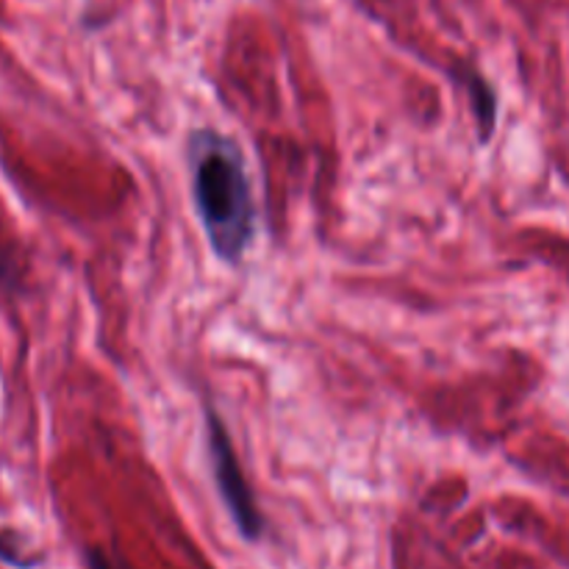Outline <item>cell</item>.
Segmentation results:
<instances>
[{
	"label": "cell",
	"instance_id": "cell-1",
	"mask_svg": "<svg viewBox=\"0 0 569 569\" xmlns=\"http://www.w3.org/2000/svg\"><path fill=\"white\" fill-rule=\"evenodd\" d=\"M194 211L211 253L239 267L259 237V200L242 148L231 133L198 128L187 142Z\"/></svg>",
	"mask_w": 569,
	"mask_h": 569
},
{
	"label": "cell",
	"instance_id": "cell-2",
	"mask_svg": "<svg viewBox=\"0 0 569 569\" xmlns=\"http://www.w3.org/2000/svg\"><path fill=\"white\" fill-rule=\"evenodd\" d=\"M206 448H209V465L211 476H214L217 495H220L222 506H226L228 517L233 520L237 531L242 533L248 542H259L264 533V517H261L259 506H256L253 489H250L248 478H244L242 467H239L237 450H233L231 433H228L226 422H222L220 411L206 406Z\"/></svg>",
	"mask_w": 569,
	"mask_h": 569
},
{
	"label": "cell",
	"instance_id": "cell-3",
	"mask_svg": "<svg viewBox=\"0 0 569 569\" xmlns=\"http://www.w3.org/2000/svg\"><path fill=\"white\" fill-rule=\"evenodd\" d=\"M461 83L470 92L472 111L478 117V128H481L478 139H481V144H487L495 133V122H498V94L481 72H461Z\"/></svg>",
	"mask_w": 569,
	"mask_h": 569
},
{
	"label": "cell",
	"instance_id": "cell-4",
	"mask_svg": "<svg viewBox=\"0 0 569 569\" xmlns=\"http://www.w3.org/2000/svg\"><path fill=\"white\" fill-rule=\"evenodd\" d=\"M0 561H6V565L11 567H31L26 559H22L20 545H17L11 537H0Z\"/></svg>",
	"mask_w": 569,
	"mask_h": 569
},
{
	"label": "cell",
	"instance_id": "cell-5",
	"mask_svg": "<svg viewBox=\"0 0 569 569\" xmlns=\"http://www.w3.org/2000/svg\"><path fill=\"white\" fill-rule=\"evenodd\" d=\"M17 281H20V278H17L14 261H11L9 253L0 248V289H14Z\"/></svg>",
	"mask_w": 569,
	"mask_h": 569
},
{
	"label": "cell",
	"instance_id": "cell-6",
	"mask_svg": "<svg viewBox=\"0 0 569 569\" xmlns=\"http://www.w3.org/2000/svg\"><path fill=\"white\" fill-rule=\"evenodd\" d=\"M87 567L89 569H114V565H111L103 553H98V550H92V553L87 556Z\"/></svg>",
	"mask_w": 569,
	"mask_h": 569
}]
</instances>
